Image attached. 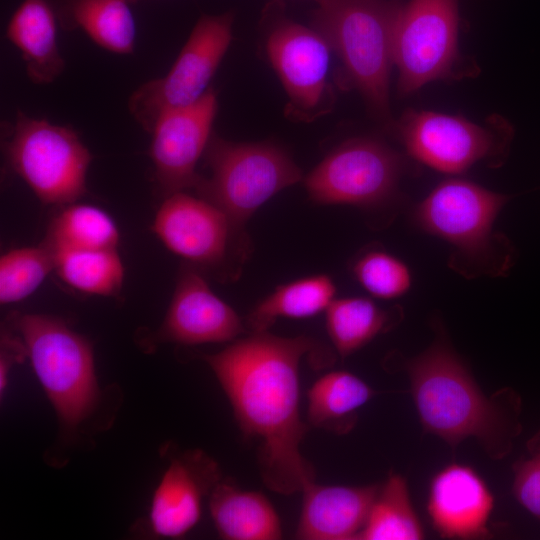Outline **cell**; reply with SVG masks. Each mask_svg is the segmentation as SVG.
Wrapping results in <instances>:
<instances>
[{
	"mask_svg": "<svg viewBox=\"0 0 540 540\" xmlns=\"http://www.w3.org/2000/svg\"><path fill=\"white\" fill-rule=\"evenodd\" d=\"M307 336L253 332L203 358L217 377L246 439L257 444L259 470L272 491L291 495L315 482L300 451L308 431L299 411V364L315 351Z\"/></svg>",
	"mask_w": 540,
	"mask_h": 540,
	"instance_id": "cell-1",
	"label": "cell"
},
{
	"mask_svg": "<svg viewBox=\"0 0 540 540\" xmlns=\"http://www.w3.org/2000/svg\"><path fill=\"white\" fill-rule=\"evenodd\" d=\"M415 357L403 359L410 391L425 432L451 448L468 438L488 457L505 458L522 431V401L512 388L487 396L443 332Z\"/></svg>",
	"mask_w": 540,
	"mask_h": 540,
	"instance_id": "cell-2",
	"label": "cell"
},
{
	"mask_svg": "<svg viewBox=\"0 0 540 540\" xmlns=\"http://www.w3.org/2000/svg\"><path fill=\"white\" fill-rule=\"evenodd\" d=\"M508 199L474 182L449 178L416 207L414 221L450 246L448 266L464 278L501 277L514 256L510 240L495 229Z\"/></svg>",
	"mask_w": 540,
	"mask_h": 540,
	"instance_id": "cell-3",
	"label": "cell"
},
{
	"mask_svg": "<svg viewBox=\"0 0 540 540\" xmlns=\"http://www.w3.org/2000/svg\"><path fill=\"white\" fill-rule=\"evenodd\" d=\"M314 28L340 58L350 84L389 122V79L398 6L381 0H318Z\"/></svg>",
	"mask_w": 540,
	"mask_h": 540,
	"instance_id": "cell-4",
	"label": "cell"
},
{
	"mask_svg": "<svg viewBox=\"0 0 540 540\" xmlns=\"http://www.w3.org/2000/svg\"><path fill=\"white\" fill-rule=\"evenodd\" d=\"M204 158L210 175H200L194 189L242 228L265 202L302 179L288 153L268 142L212 136Z\"/></svg>",
	"mask_w": 540,
	"mask_h": 540,
	"instance_id": "cell-5",
	"label": "cell"
},
{
	"mask_svg": "<svg viewBox=\"0 0 540 540\" xmlns=\"http://www.w3.org/2000/svg\"><path fill=\"white\" fill-rule=\"evenodd\" d=\"M14 320L34 372L60 420L77 426L97 397L90 342L60 318L29 313Z\"/></svg>",
	"mask_w": 540,
	"mask_h": 540,
	"instance_id": "cell-6",
	"label": "cell"
},
{
	"mask_svg": "<svg viewBox=\"0 0 540 540\" xmlns=\"http://www.w3.org/2000/svg\"><path fill=\"white\" fill-rule=\"evenodd\" d=\"M4 148L10 167L42 203L67 205L86 193L92 155L70 127L18 111Z\"/></svg>",
	"mask_w": 540,
	"mask_h": 540,
	"instance_id": "cell-7",
	"label": "cell"
},
{
	"mask_svg": "<svg viewBox=\"0 0 540 540\" xmlns=\"http://www.w3.org/2000/svg\"><path fill=\"white\" fill-rule=\"evenodd\" d=\"M152 229L171 252L228 279L238 277L249 255L244 228L209 201L184 191L164 198Z\"/></svg>",
	"mask_w": 540,
	"mask_h": 540,
	"instance_id": "cell-8",
	"label": "cell"
},
{
	"mask_svg": "<svg viewBox=\"0 0 540 540\" xmlns=\"http://www.w3.org/2000/svg\"><path fill=\"white\" fill-rule=\"evenodd\" d=\"M233 15H203L169 71L140 85L129 97L132 117L148 133L166 110L190 105L208 85L232 40Z\"/></svg>",
	"mask_w": 540,
	"mask_h": 540,
	"instance_id": "cell-9",
	"label": "cell"
},
{
	"mask_svg": "<svg viewBox=\"0 0 540 540\" xmlns=\"http://www.w3.org/2000/svg\"><path fill=\"white\" fill-rule=\"evenodd\" d=\"M402 170L401 156L388 145L373 138H355L332 150L304 184L316 203L370 209L393 198Z\"/></svg>",
	"mask_w": 540,
	"mask_h": 540,
	"instance_id": "cell-10",
	"label": "cell"
},
{
	"mask_svg": "<svg viewBox=\"0 0 540 540\" xmlns=\"http://www.w3.org/2000/svg\"><path fill=\"white\" fill-rule=\"evenodd\" d=\"M458 0H410L398 6L393 63L398 89L409 95L448 77L458 59Z\"/></svg>",
	"mask_w": 540,
	"mask_h": 540,
	"instance_id": "cell-11",
	"label": "cell"
},
{
	"mask_svg": "<svg viewBox=\"0 0 540 540\" xmlns=\"http://www.w3.org/2000/svg\"><path fill=\"white\" fill-rule=\"evenodd\" d=\"M217 110V94L209 88L196 102L166 110L157 118L149 132V154L164 198L194 188L200 176L196 166L212 138Z\"/></svg>",
	"mask_w": 540,
	"mask_h": 540,
	"instance_id": "cell-12",
	"label": "cell"
},
{
	"mask_svg": "<svg viewBox=\"0 0 540 540\" xmlns=\"http://www.w3.org/2000/svg\"><path fill=\"white\" fill-rule=\"evenodd\" d=\"M397 131L407 153L446 174H460L476 163L502 155L493 133L465 118L434 111L409 110Z\"/></svg>",
	"mask_w": 540,
	"mask_h": 540,
	"instance_id": "cell-13",
	"label": "cell"
},
{
	"mask_svg": "<svg viewBox=\"0 0 540 540\" xmlns=\"http://www.w3.org/2000/svg\"><path fill=\"white\" fill-rule=\"evenodd\" d=\"M266 48L293 116L309 120L324 113L332 51L325 38L315 28L285 20L270 30Z\"/></svg>",
	"mask_w": 540,
	"mask_h": 540,
	"instance_id": "cell-14",
	"label": "cell"
},
{
	"mask_svg": "<svg viewBox=\"0 0 540 540\" xmlns=\"http://www.w3.org/2000/svg\"><path fill=\"white\" fill-rule=\"evenodd\" d=\"M245 331L235 310L220 299L195 266L183 267L158 335L182 345L233 341Z\"/></svg>",
	"mask_w": 540,
	"mask_h": 540,
	"instance_id": "cell-15",
	"label": "cell"
},
{
	"mask_svg": "<svg viewBox=\"0 0 540 540\" xmlns=\"http://www.w3.org/2000/svg\"><path fill=\"white\" fill-rule=\"evenodd\" d=\"M494 496L472 467L451 463L432 478L427 513L434 530L447 539H487Z\"/></svg>",
	"mask_w": 540,
	"mask_h": 540,
	"instance_id": "cell-16",
	"label": "cell"
},
{
	"mask_svg": "<svg viewBox=\"0 0 540 540\" xmlns=\"http://www.w3.org/2000/svg\"><path fill=\"white\" fill-rule=\"evenodd\" d=\"M217 479L216 463L200 451L174 458L152 497L149 524L153 533L166 538L186 535L198 523L202 497Z\"/></svg>",
	"mask_w": 540,
	"mask_h": 540,
	"instance_id": "cell-17",
	"label": "cell"
},
{
	"mask_svg": "<svg viewBox=\"0 0 540 540\" xmlns=\"http://www.w3.org/2000/svg\"><path fill=\"white\" fill-rule=\"evenodd\" d=\"M379 491L378 485L309 484L296 538L303 540H356Z\"/></svg>",
	"mask_w": 540,
	"mask_h": 540,
	"instance_id": "cell-18",
	"label": "cell"
},
{
	"mask_svg": "<svg viewBox=\"0 0 540 540\" xmlns=\"http://www.w3.org/2000/svg\"><path fill=\"white\" fill-rule=\"evenodd\" d=\"M58 24L53 0H22L8 22L6 38L20 52L27 77L34 84H51L65 69L57 41Z\"/></svg>",
	"mask_w": 540,
	"mask_h": 540,
	"instance_id": "cell-19",
	"label": "cell"
},
{
	"mask_svg": "<svg viewBox=\"0 0 540 540\" xmlns=\"http://www.w3.org/2000/svg\"><path fill=\"white\" fill-rule=\"evenodd\" d=\"M59 25L81 30L99 47L119 55L135 48L133 0H53Z\"/></svg>",
	"mask_w": 540,
	"mask_h": 540,
	"instance_id": "cell-20",
	"label": "cell"
},
{
	"mask_svg": "<svg viewBox=\"0 0 540 540\" xmlns=\"http://www.w3.org/2000/svg\"><path fill=\"white\" fill-rule=\"evenodd\" d=\"M210 513L219 535L228 540L282 538L279 516L267 497L226 482L212 488Z\"/></svg>",
	"mask_w": 540,
	"mask_h": 540,
	"instance_id": "cell-21",
	"label": "cell"
},
{
	"mask_svg": "<svg viewBox=\"0 0 540 540\" xmlns=\"http://www.w3.org/2000/svg\"><path fill=\"white\" fill-rule=\"evenodd\" d=\"M375 394L365 381L351 372H329L308 391V424L335 434H347L357 423L358 410Z\"/></svg>",
	"mask_w": 540,
	"mask_h": 540,
	"instance_id": "cell-22",
	"label": "cell"
},
{
	"mask_svg": "<svg viewBox=\"0 0 540 540\" xmlns=\"http://www.w3.org/2000/svg\"><path fill=\"white\" fill-rule=\"evenodd\" d=\"M325 312L329 338L342 358L389 331L402 318L399 306L383 309L365 297L334 299Z\"/></svg>",
	"mask_w": 540,
	"mask_h": 540,
	"instance_id": "cell-23",
	"label": "cell"
},
{
	"mask_svg": "<svg viewBox=\"0 0 540 540\" xmlns=\"http://www.w3.org/2000/svg\"><path fill=\"white\" fill-rule=\"evenodd\" d=\"M336 285L327 274L303 277L279 285L247 316L253 332H265L278 318L304 319L326 311L335 299Z\"/></svg>",
	"mask_w": 540,
	"mask_h": 540,
	"instance_id": "cell-24",
	"label": "cell"
},
{
	"mask_svg": "<svg viewBox=\"0 0 540 540\" xmlns=\"http://www.w3.org/2000/svg\"><path fill=\"white\" fill-rule=\"evenodd\" d=\"M119 232L102 209L87 204H67L50 222L43 245L51 252L117 249Z\"/></svg>",
	"mask_w": 540,
	"mask_h": 540,
	"instance_id": "cell-25",
	"label": "cell"
},
{
	"mask_svg": "<svg viewBox=\"0 0 540 540\" xmlns=\"http://www.w3.org/2000/svg\"><path fill=\"white\" fill-rule=\"evenodd\" d=\"M424 529L412 505L406 479L391 472L379 487L356 540H420Z\"/></svg>",
	"mask_w": 540,
	"mask_h": 540,
	"instance_id": "cell-26",
	"label": "cell"
},
{
	"mask_svg": "<svg viewBox=\"0 0 540 540\" xmlns=\"http://www.w3.org/2000/svg\"><path fill=\"white\" fill-rule=\"evenodd\" d=\"M51 253L55 263L54 271L70 287L99 296H116L120 292L124 267L117 249Z\"/></svg>",
	"mask_w": 540,
	"mask_h": 540,
	"instance_id": "cell-27",
	"label": "cell"
},
{
	"mask_svg": "<svg viewBox=\"0 0 540 540\" xmlns=\"http://www.w3.org/2000/svg\"><path fill=\"white\" fill-rule=\"evenodd\" d=\"M54 269L53 255L43 244L4 253L0 258V303L6 305L28 297Z\"/></svg>",
	"mask_w": 540,
	"mask_h": 540,
	"instance_id": "cell-28",
	"label": "cell"
},
{
	"mask_svg": "<svg viewBox=\"0 0 540 540\" xmlns=\"http://www.w3.org/2000/svg\"><path fill=\"white\" fill-rule=\"evenodd\" d=\"M352 274L368 293L380 299L399 298L412 284L408 266L381 249H369L358 255L352 264Z\"/></svg>",
	"mask_w": 540,
	"mask_h": 540,
	"instance_id": "cell-29",
	"label": "cell"
},
{
	"mask_svg": "<svg viewBox=\"0 0 540 540\" xmlns=\"http://www.w3.org/2000/svg\"><path fill=\"white\" fill-rule=\"evenodd\" d=\"M528 457L513 465L512 492L518 503L540 521V430L527 442Z\"/></svg>",
	"mask_w": 540,
	"mask_h": 540,
	"instance_id": "cell-30",
	"label": "cell"
},
{
	"mask_svg": "<svg viewBox=\"0 0 540 540\" xmlns=\"http://www.w3.org/2000/svg\"><path fill=\"white\" fill-rule=\"evenodd\" d=\"M133 1H134V3H135V2H137L138 0H133Z\"/></svg>",
	"mask_w": 540,
	"mask_h": 540,
	"instance_id": "cell-31",
	"label": "cell"
},
{
	"mask_svg": "<svg viewBox=\"0 0 540 540\" xmlns=\"http://www.w3.org/2000/svg\"><path fill=\"white\" fill-rule=\"evenodd\" d=\"M314 1H316V2H317L318 0H314Z\"/></svg>",
	"mask_w": 540,
	"mask_h": 540,
	"instance_id": "cell-32",
	"label": "cell"
}]
</instances>
